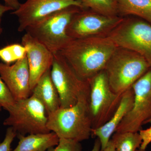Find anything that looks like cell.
Here are the masks:
<instances>
[{
    "label": "cell",
    "mask_w": 151,
    "mask_h": 151,
    "mask_svg": "<svg viewBox=\"0 0 151 151\" xmlns=\"http://www.w3.org/2000/svg\"><path fill=\"white\" fill-rule=\"evenodd\" d=\"M117 47L106 37L73 39L60 52L80 78L89 81L104 70Z\"/></svg>",
    "instance_id": "cell-1"
},
{
    "label": "cell",
    "mask_w": 151,
    "mask_h": 151,
    "mask_svg": "<svg viewBox=\"0 0 151 151\" xmlns=\"http://www.w3.org/2000/svg\"><path fill=\"white\" fill-rule=\"evenodd\" d=\"M89 94H84L69 108H60L47 115V126L59 139L81 142L92 135V120L89 108Z\"/></svg>",
    "instance_id": "cell-2"
},
{
    "label": "cell",
    "mask_w": 151,
    "mask_h": 151,
    "mask_svg": "<svg viewBox=\"0 0 151 151\" xmlns=\"http://www.w3.org/2000/svg\"><path fill=\"white\" fill-rule=\"evenodd\" d=\"M145 59L137 52L117 47L104 70L111 90L122 94L150 68Z\"/></svg>",
    "instance_id": "cell-3"
},
{
    "label": "cell",
    "mask_w": 151,
    "mask_h": 151,
    "mask_svg": "<svg viewBox=\"0 0 151 151\" xmlns=\"http://www.w3.org/2000/svg\"><path fill=\"white\" fill-rule=\"evenodd\" d=\"M81 9L73 6L58 11L29 27L25 31L53 54L60 52L73 39L68 35L67 29L74 15Z\"/></svg>",
    "instance_id": "cell-4"
},
{
    "label": "cell",
    "mask_w": 151,
    "mask_h": 151,
    "mask_svg": "<svg viewBox=\"0 0 151 151\" xmlns=\"http://www.w3.org/2000/svg\"><path fill=\"white\" fill-rule=\"evenodd\" d=\"M4 125L12 128L17 134H45L47 128V114L40 101L33 95L18 100L7 111Z\"/></svg>",
    "instance_id": "cell-5"
},
{
    "label": "cell",
    "mask_w": 151,
    "mask_h": 151,
    "mask_svg": "<svg viewBox=\"0 0 151 151\" xmlns=\"http://www.w3.org/2000/svg\"><path fill=\"white\" fill-rule=\"evenodd\" d=\"M117 47L143 57L151 67V24L142 19L123 18L106 36Z\"/></svg>",
    "instance_id": "cell-6"
},
{
    "label": "cell",
    "mask_w": 151,
    "mask_h": 151,
    "mask_svg": "<svg viewBox=\"0 0 151 151\" xmlns=\"http://www.w3.org/2000/svg\"><path fill=\"white\" fill-rule=\"evenodd\" d=\"M53 56L50 74L59 95L60 108H69L75 105L82 95L89 94V81L80 78L59 52Z\"/></svg>",
    "instance_id": "cell-7"
},
{
    "label": "cell",
    "mask_w": 151,
    "mask_h": 151,
    "mask_svg": "<svg viewBox=\"0 0 151 151\" xmlns=\"http://www.w3.org/2000/svg\"><path fill=\"white\" fill-rule=\"evenodd\" d=\"M89 83V108L94 129L111 119L119 107L123 94H116L111 90L104 70L94 76Z\"/></svg>",
    "instance_id": "cell-8"
},
{
    "label": "cell",
    "mask_w": 151,
    "mask_h": 151,
    "mask_svg": "<svg viewBox=\"0 0 151 151\" xmlns=\"http://www.w3.org/2000/svg\"><path fill=\"white\" fill-rule=\"evenodd\" d=\"M133 107L116 129V133L139 132L151 119V67L132 86Z\"/></svg>",
    "instance_id": "cell-9"
},
{
    "label": "cell",
    "mask_w": 151,
    "mask_h": 151,
    "mask_svg": "<svg viewBox=\"0 0 151 151\" xmlns=\"http://www.w3.org/2000/svg\"><path fill=\"white\" fill-rule=\"evenodd\" d=\"M123 18L104 15L87 9L74 15L67 29L68 35L73 39L93 37H106Z\"/></svg>",
    "instance_id": "cell-10"
},
{
    "label": "cell",
    "mask_w": 151,
    "mask_h": 151,
    "mask_svg": "<svg viewBox=\"0 0 151 151\" xmlns=\"http://www.w3.org/2000/svg\"><path fill=\"white\" fill-rule=\"evenodd\" d=\"M85 9L78 0H27L11 14L18 18L19 32L58 11L70 7Z\"/></svg>",
    "instance_id": "cell-11"
},
{
    "label": "cell",
    "mask_w": 151,
    "mask_h": 151,
    "mask_svg": "<svg viewBox=\"0 0 151 151\" xmlns=\"http://www.w3.org/2000/svg\"><path fill=\"white\" fill-rule=\"evenodd\" d=\"M22 44L26 49L31 91L45 73L51 68L53 53L27 33L22 38Z\"/></svg>",
    "instance_id": "cell-12"
},
{
    "label": "cell",
    "mask_w": 151,
    "mask_h": 151,
    "mask_svg": "<svg viewBox=\"0 0 151 151\" xmlns=\"http://www.w3.org/2000/svg\"><path fill=\"white\" fill-rule=\"evenodd\" d=\"M0 76L16 101L26 99L32 95L26 56L12 65L0 63Z\"/></svg>",
    "instance_id": "cell-13"
},
{
    "label": "cell",
    "mask_w": 151,
    "mask_h": 151,
    "mask_svg": "<svg viewBox=\"0 0 151 151\" xmlns=\"http://www.w3.org/2000/svg\"><path fill=\"white\" fill-rule=\"evenodd\" d=\"M134 93L130 88L122 95L121 102L113 116L102 127L92 130V135L97 137L101 144V151L105 150L117 127L133 107Z\"/></svg>",
    "instance_id": "cell-14"
},
{
    "label": "cell",
    "mask_w": 151,
    "mask_h": 151,
    "mask_svg": "<svg viewBox=\"0 0 151 151\" xmlns=\"http://www.w3.org/2000/svg\"><path fill=\"white\" fill-rule=\"evenodd\" d=\"M50 70L51 68L47 70L32 91V95L43 105L47 115L60 108L59 95L52 79Z\"/></svg>",
    "instance_id": "cell-15"
},
{
    "label": "cell",
    "mask_w": 151,
    "mask_h": 151,
    "mask_svg": "<svg viewBox=\"0 0 151 151\" xmlns=\"http://www.w3.org/2000/svg\"><path fill=\"white\" fill-rule=\"evenodd\" d=\"M17 146L12 151H47L59 143V138L53 132L25 135L18 134Z\"/></svg>",
    "instance_id": "cell-16"
},
{
    "label": "cell",
    "mask_w": 151,
    "mask_h": 151,
    "mask_svg": "<svg viewBox=\"0 0 151 151\" xmlns=\"http://www.w3.org/2000/svg\"><path fill=\"white\" fill-rule=\"evenodd\" d=\"M118 13L137 17L151 24V0H117Z\"/></svg>",
    "instance_id": "cell-17"
},
{
    "label": "cell",
    "mask_w": 151,
    "mask_h": 151,
    "mask_svg": "<svg viewBox=\"0 0 151 151\" xmlns=\"http://www.w3.org/2000/svg\"><path fill=\"white\" fill-rule=\"evenodd\" d=\"M111 139L115 145L116 151H136L142 143L139 132H115Z\"/></svg>",
    "instance_id": "cell-18"
},
{
    "label": "cell",
    "mask_w": 151,
    "mask_h": 151,
    "mask_svg": "<svg viewBox=\"0 0 151 151\" xmlns=\"http://www.w3.org/2000/svg\"><path fill=\"white\" fill-rule=\"evenodd\" d=\"M85 9L110 17L118 16L117 0H78Z\"/></svg>",
    "instance_id": "cell-19"
},
{
    "label": "cell",
    "mask_w": 151,
    "mask_h": 151,
    "mask_svg": "<svg viewBox=\"0 0 151 151\" xmlns=\"http://www.w3.org/2000/svg\"><path fill=\"white\" fill-rule=\"evenodd\" d=\"M16 102L8 87L0 76V105L7 111Z\"/></svg>",
    "instance_id": "cell-20"
},
{
    "label": "cell",
    "mask_w": 151,
    "mask_h": 151,
    "mask_svg": "<svg viewBox=\"0 0 151 151\" xmlns=\"http://www.w3.org/2000/svg\"><path fill=\"white\" fill-rule=\"evenodd\" d=\"M80 142L66 139H59L57 145L48 149L47 151H81Z\"/></svg>",
    "instance_id": "cell-21"
},
{
    "label": "cell",
    "mask_w": 151,
    "mask_h": 151,
    "mask_svg": "<svg viewBox=\"0 0 151 151\" xmlns=\"http://www.w3.org/2000/svg\"><path fill=\"white\" fill-rule=\"evenodd\" d=\"M0 59L7 64L17 61L12 44L0 49Z\"/></svg>",
    "instance_id": "cell-22"
},
{
    "label": "cell",
    "mask_w": 151,
    "mask_h": 151,
    "mask_svg": "<svg viewBox=\"0 0 151 151\" xmlns=\"http://www.w3.org/2000/svg\"><path fill=\"white\" fill-rule=\"evenodd\" d=\"M17 133L11 127H9L6 132L4 140L0 143V151H11V145Z\"/></svg>",
    "instance_id": "cell-23"
},
{
    "label": "cell",
    "mask_w": 151,
    "mask_h": 151,
    "mask_svg": "<svg viewBox=\"0 0 151 151\" xmlns=\"http://www.w3.org/2000/svg\"><path fill=\"white\" fill-rule=\"evenodd\" d=\"M139 133L142 139V143L139 149L146 150L147 146L151 142V127L146 129L141 130Z\"/></svg>",
    "instance_id": "cell-24"
},
{
    "label": "cell",
    "mask_w": 151,
    "mask_h": 151,
    "mask_svg": "<svg viewBox=\"0 0 151 151\" xmlns=\"http://www.w3.org/2000/svg\"><path fill=\"white\" fill-rule=\"evenodd\" d=\"M5 3L6 5L10 7L13 11L19 8L21 4L19 0H3Z\"/></svg>",
    "instance_id": "cell-25"
},
{
    "label": "cell",
    "mask_w": 151,
    "mask_h": 151,
    "mask_svg": "<svg viewBox=\"0 0 151 151\" xmlns=\"http://www.w3.org/2000/svg\"><path fill=\"white\" fill-rule=\"evenodd\" d=\"M11 10H13V9L10 7L6 5L2 4L0 3V34L2 32V29L1 27V19L2 17L6 12Z\"/></svg>",
    "instance_id": "cell-26"
},
{
    "label": "cell",
    "mask_w": 151,
    "mask_h": 151,
    "mask_svg": "<svg viewBox=\"0 0 151 151\" xmlns=\"http://www.w3.org/2000/svg\"><path fill=\"white\" fill-rule=\"evenodd\" d=\"M103 151H116L115 145L112 139H111L107 147Z\"/></svg>",
    "instance_id": "cell-27"
},
{
    "label": "cell",
    "mask_w": 151,
    "mask_h": 151,
    "mask_svg": "<svg viewBox=\"0 0 151 151\" xmlns=\"http://www.w3.org/2000/svg\"><path fill=\"white\" fill-rule=\"evenodd\" d=\"M101 144H100V141L98 138H97L94 142L93 148L90 151H101Z\"/></svg>",
    "instance_id": "cell-28"
},
{
    "label": "cell",
    "mask_w": 151,
    "mask_h": 151,
    "mask_svg": "<svg viewBox=\"0 0 151 151\" xmlns=\"http://www.w3.org/2000/svg\"><path fill=\"white\" fill-rule=\"evenodd\" d=\"M147 151L146 150H141L140 149H138V150H137V151Z\"/></svg>",
    "instance_id": "cell-29"
},
{
    "label": "cell",
    "mask_w": 151,
    "mask_h": 151,
    "mask_svg": "<svg viewBox=\"0 0 151 151\" xmlns=\"http://www.w3.org/2000/svg\"><path fill=\"white\" fill-rule=\"evenodd\" d=\"M148 123H151V119H150V120H149V121L147 122V124H148Z\"/></svg>",
    "instance_id": "cell-30"
},
{
    "label": "cell",
    "mask_w": 151,
    "mask_h": 151,
    "mask_svg": "<svg viewBox=\"0 0 151 151\" xmlns=\"http://www.w3.org/2000/svg\"><path fill=\"white\" fill-rule=\"evenodd\" d=\"M2 108V106H1V105H0V111H1V110Z\"/></svg>",
    "instance_id": "cell-31"
}]
</instances>
